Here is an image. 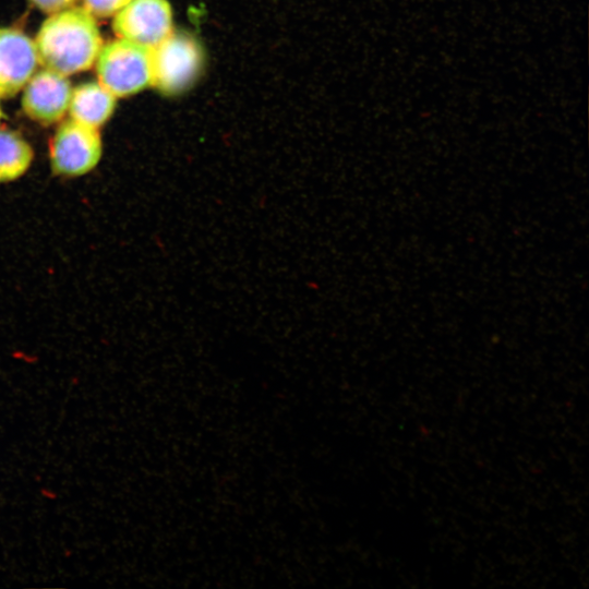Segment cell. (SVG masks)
Returning <instances> with one entry per match:
<instances>
[{
  "mask_svg": "<svg viewBox=\"0 0 589 589\" xmlns=\"http://www.w3.org/2000/svg\"><path fill=\"white\" fill-rule=\"evenodd\" d=\"M1 117H2V111H1V108H0V119H1Z\"/></svg>",
  "mask_w": 589,
  "mask_h": 589,
  "instance_id": "12",
  "label": "cell"
},
{
  "mask_svg": "<svg viewBox=\"0 0 589 589\" xmlns=\"http://www.w3.org/2000/svg\"><path fill=\"white\" fill-rule=\"evenodd\" d=\"M131 0H83L84 9L92 15L108 17L118 13Z\"/></svg>",
  "mask_w": 589,
  "mask_h": 589,
  "instance_id": "10",
  "label": "cell"
},
{
  "mask_svg": "<svg viewBox=\"0 0 589 589\" xmlns=\"http://www.w3.org/2000/svg\"><path fill=\"white\" fill-rule=\"evenodd\" d=\"M38 62L35 43L27 35L0 27V98H10L25 86Z\"/></svg>",
  "mask_w": 589,
  "mask_h": 589,
  "instance_id": "7",
  "label": "cell"
},
{
  "mask_svg": "<svg viewBox=\"0 0 589 589\" xmlns=\"http://www.w3.org/2000/svg\"><path fill=\"white\" fill-rule=\"evenodd\" d=\"M36 8L45 13H56L70 8L76 0H29Z\"/></svg>",
  "mask_w": 589,
  "mask_h": 589,
  "instance_id": "11",
  "label": "cell"
},
{
  "mask_svg": "<svg viewBox=\"0 0 589 589\" xmlns=\"http://www.w3.org/2000/svg\"><path fill=\"white\" fill-rule=\"evenodd\" d=\"M34 152L17 132L0 129V183L21 178L31 167Z\"/></svg>",
  "mask_w": 589,
  "mask_h": 589,
  "instance_id": "9",
  "label": "cell"
},
{
  "mask_svg": "<svg viewBox=\"0 0 589 589\" xmlns=\"http://www.w3.org/2000/svg\"><path fill=\"white\" fill-rule=\"evenodd\" d=\"M101 154L103 143L98 129L70 119L59 125L51 140L50 167L59 177H81L98 165Z\"/></svg>",
  "mask_w": 589,
  "mask_h": 589,
  "instance_id": "4",
  "label": "cell"
},
{
  "mask_svg": "<svg viewBox=\"0 0 589 589\" xmlns=\"http://www.w3.org/2000/svg\"><path fill=\"white\" fill-rule=\"evenodd\" d=\"M34 43L38 61L63 75L89 69L101 49L94 16L79 7L52 13L41 24Z\"/></svg>",
  "mask_w": 589,
  "mask_h": 589,
  "instance_id": "1",
  "label": "cell"
},
{
  "mask_svg": "<svg viewBox=\"0 0 589 589\" xmlns=\"http://www.w3.org/2000/svg\"><path fill=\"white\" fill-rule=\"evenodd\" d=\"M115 33L147 48L158 45L172 32V12L167 0H131L115 14Z\"/></svg>",
  "mask_w": 589,
  "mask_h": 589,
  "instance_id": "5",
  "label": "cell"
},
{
  "mask_svg": "<svg viewBox=\"0 0 589 589\" xmlns=\"http://www.w3.org/2000/svg\"><path fill=\"white\" fill-rule=\"evenodd\" d=\"M72 88L65 75L43 69L25 84L22 108L32 120L44 124L59 121L69 108Z\"/></svg>",
  "mask_w": 589,
  "mask_h": 589,
  "instance_id": "6",
  "label": "cell"
},
{
  "mask_svg": "<svg viewBox=\"0 0 589 589\" xmlns=\"http://www.w3.org/2000/svg\"><path fill=\"white\" fill-rule=\"evenodd\" d=\"M203 49L187 33L171 32L151 48V85L166 95L189 88L203 67Z\"/></svg>",
  "mask_w": 589,
  "mask_h": 589,
  "instance_id": "2",
  "label": "cell"
},
{
  "mask_svg": "<svg viewBox=\"0 0 589 589\" xmlns=\"http://www.w3.org/2000/svg\"><path fill=\"white\" fill-rule=\"evenodd\" d=\"M116 96L97 82L76 86L71 94L69 111L71 119L98 129L112 115Z\"/></svg>",
  "mask_w": 589,
  "mask_h": 589,
  "instance_id": "8",
  "label": "cell"
},
{
  "mask_svg": "<svg viewBox=\"0 0 589 589\" xmlns=\"http://www.w3.org/2000/svg\"><path fill=\"white\" fill-rule=\"evenodd\" d=\"M99 83L116 97L151 85V48L120 38L101 47L96 59Z\"/></svg>",
  "mask_w": 589,
  "mask_h": 589,
  "instance_id": "3",
  "label": "cell"
}]
</instances>
